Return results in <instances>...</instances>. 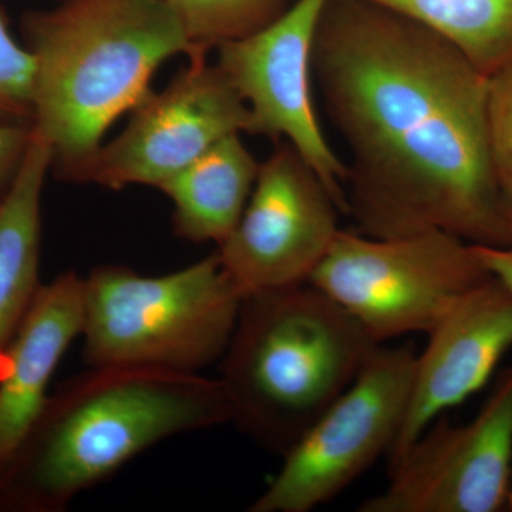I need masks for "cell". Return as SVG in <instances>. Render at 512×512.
Returning a JSON list of instances; mask_svg holds the SVG:
<instances>
[{"label": "cell", "instance_id": "obj_22", "mask_svg": "<svg viewBox=\"0 0 512 512\" xmlns=\"http://www.w3.org/2000/svg\"><path fill=\"white\" fill-rule=\"evenodd\" d=\"M508 507L512 508V484H511L510 503H508Z\"/></svg>", "mask_w": 512, "mask_h": 512}, {"label": "cell", "instance_id": "obj_6", "mask_svg": "<svg viewBox=\"0 0 512 512\" xmlns=\"http://www.w3.org/2000/svg\"><path fill=\"white\" fill-rule=\"evenodd\" d=\"M490 278L476 247L447 232L373 238L340 229L309 284L383 345L427 335L458 298Z\"/></svg>", "mask_w": 512, "mask_h": 512}, {"label": "cell", "instance_id": "obj_13", "mask_svg": "<svg viewBox=\"0 0 512 512\" xmlns=\"http://www.w3.org/2000/svg\"><path fill=\"white\" fill-rule=\"evenodd\" d=\"M83 330V278L64 272L42 285L10 340L0 376V460L12 453L42 412L49 384Z\"/></svg>", "mask_w": 512, "mask_h": 512}, {"label": "cell", "instance_id": "obj_2", "mask_svg": "<svg viewBox=\"0 0 512 512\" xmlns=\"http://www.w3.org/2000/svg\"><path fill=\"white\" fill-rule=\"evenodd\" d=\"M231 420L220 379L90 367L49 394L28 433L0 460V511H64L148 448Z\"/></svg>", "mask_w": 512, "mask_h": 512}, {"label": "cell", "instance_id": "obj_3", "mask_svg": "<svg viewBox=\"0 0 512 512\" xmlns=\"http://www.w3.org/2000/svg\"><path fill=\"white\" fill-rule=\"evenodd\" d=\"M35 57L33 131L72 181L111 124L151 92L158 67L194 47L164 0H60L22 19Z\"/></svg>", "mask_w": 512, "mask_h": 512}, {"label": "cell", "instance_id": "obj_18", "mask_svg": "<svg viewBox=\"0 0 512 512\" xmlns=\"http://www.w3.org/2000/svg\"><path fill=\"white\" fill-rule=\"evenodd\" d=\"M33 80L35 57L16 42L0 5V123L32 126Z\"/></svg>", "mask_w": 512, "mask_h": 512}, {"label": "cell", "instance_id": "obj_17", "mask_svg": "<svg viewBox=\"0 0 512 512\" xmlns=\"http://www.w3.org/2000/svg\"><path fill=\"white\" fill-rule=\"evenodd\" d=\"M183 23L194 57L251 35L278 18L293 0H164Z\"/></svg>", "mask_w": 512, "mask_h": 512}, {"label": "cell", "instance_id": "obj_20", "mask_svg": "<svg viewBox=\"0 0 512 512\" xmlns=\"http://www.w3.org/2000/svg\"><path fill=\"white\" fill-rule=\"evenodd\" d=\"M32 133V126L0 123V197L19 170Z\"/></svg>", "mask_w": 512, "mask_h": 512}, {"label": "cell", "instance_id": "obj_7", "mask_svg": "<svg viewBox=\"0 0 512 512\" xmlns=\"http://www.w3.org/2000/svg\"><path fill=\"white\" fill-rule=\"evenodd\" d=\"M416 352L380 345L342 396L282 456L249 512H311L389 456L406 416Z\"/></svg>", "mask_w": 512, "mask_h": 512}, {"label": "cell", "instance_id": "obj_23", "mask_svg": "<svg viewBox=\"0 0 512 512\" xmlns=\"http://www.w3.org/2000/svg\"><path fill=\"white\" fill-rule=\"evenodd\" d=\"M59 2H60V0H59Z\"/></svg>", "mask_w": 512, "mask_h": 512}, {"label": "cell", "instance_id": "obj_14", "mask_svg": "<svg viewBox=\"0 0 512 512\" xmlns=\"http://www.w3.org/2000/svg\"><path fill=\"white\" fill-rule=\"evenodd\" d=\"M52 165V148L33 131L19 170L0 197V357L43 285L42 192Z\"/></svg>", "mask_w": 512, "mask_h": 512}, {"label": "cell", "instance_id": "obj_9", "mask_svg": "<svg viewBox=\"0 0 512 512\" xmlns=\"http://www.w3.org/2000/svg\"><path fill=\"white\" fill-rule=\"evenodd\" d=\"M249 130L247 104L220 67L194 57L164 90L148 93L131 110L123 133L101 144L72 183L158 188L218 141Z\"/></svg>", "mask_w": 512, "mask_h": 512}, {"label": "cell", "instance_id": "obj_4", "mask_svg": "<svg viewBox=\"0 0 512 512\" xmlns=\"http://www.w3.org/2000/svg\"><path fill=\"white\" fill-rule=\"evenodd\" d=\"M379 346L311 284L245 296L220 360L231 421L258 446L284 456Z\"/></svg>", "mask_w": 512, "mask_h": 512}, {"label": "cell", "instance_id": "obj_21", "mask_svg": "<svg viewBox=\"0 0 512 512\" xmlns=\"http://www.w3.org/2000/svg\"><path fill=\"white\" fill-rule=\"evenodd\" d=\"M474 247L491 276L512 291V245L508 247L474 245Z\"/></svg>", "mask_w": 512, "mask_h": 512}, {"label": "cell", "instance_id": "obj_10", "mask_svg": "<svg viewBox=\"0 0 512 512\" xmlns=\"http://www.w3.org/2000/svg\"><path fill=\"white\" fill-rule=\"evenodd\" d=\"M339 205L288 141L259 164L254 190L218 258L242 298L309 284L339 234Z\"/></svg>", "mask_w": 512, "mask_h": 512}, {"label": "cell", "instance_id": "obj_11", "mask_svg": "<svg viewBox=\"0 0 512 512\" xmlns=\"http://www.w3.org/2000/svg\"><path fill=\"white\" fill-rule=\"evenodd\" d=\"M360 512H495L512 484V369L467 424L440 416L393 463Z\"/></svg>", "mask_w": 512, "mask_h": 512}, {"label": "cell", "instance_id": "obj_15", "mask_svg": "<svg viewBox=\"0 0 512 512\" xmlns=\"http://www.w3.org/2000/svg\"><path fill=\"white\" fill-rule=\"evenodd\" d=\"M258 171L251 151L232 134L161 184L158 190L174 205L175 234L221 245L241 220Z\"/></svg>", "mask_w": 512, "mask_h": 512}, {"label": "cell", "instance_id": "obj_5", "mask_svg": "<svg viewBox=\"0 0 512 512\" xmlns=\"http://www.w3.org/2000/svg\"><path fill=\"white\" fill-rule=\"evenodd\" d=\"M242 299L217 252L160 276L97 266L83 278L84 362L200 373L224 355Z\"/></svg>", "mask_w": 512, "mask_h": 512}, {"label": "cell", "instance_id": "obj_12", "mask_svg": "<svg viewBox=\"0 0 512 512\" xmlns=\"http://www.w3.org/2000/svg\"><path fill=\"white\" fill-rule=\"evenodd\" d=\"M414 362L403 426L389 464L451 407L490 380L512 348V291L491 276L461 298L431 328Z\"/></svg>", "mask_w": 512, "mask_h": 512}, {"label": "cell", "instance_id": "obj_16", "mask_svg": "<svg viewBox=\"0 0 512 512\" xmlns=\"http://www.w3.org/2000/svg\"><path fill=\"white\" fill-rule=\"evenodd\" d=\"M416 20L487 77L512 64V0H369Z\"/></svg>", "mask_w": 512, "mask_h": 512}, {"label": "cell", "instance_id": "obj_19", "mask_svg": "<svg viewBox=\"0 0 512 512\" xmlns=\"http://www.w3.org/2000/svg\"><path fill=\"white\" fill-rule=\"evenodd\" d=\"M491 163L512 229V64L488 77Z\"/></svg>", "mask_w": 512, "mask_h": 512}, {"label": "cell", "instance_id": "obj_8", "mask_svg": "<svg viewBox=\"0 0 512 512\" xmlns=\"http://www.w3.org/2000/svg\"><path fill=\"white\" fill-rule=\"evenodd\" d=\"M329 0H293L256 32L217 47V66L245 101L249 134L288 141L346 214L348 168L330 147L313 101V47Z\"/></svg>", "mask_w": 512, "mask_h": 512}, {"label": "cell", "instance_id": "obj_1", "mask_svg": "<svg viewBox=\"0 0 512 512\" xmlns=\"http://www.w3.org/2000/svg\"><path fill=\"white\" fill-rule=\"evenodd\" d=\"M313 79L348 148L346 214L357 231L512 245L491 163L488 77L456 47L369 0H329Z\"/></svg>", "mask_w": 512, "mask_h": 512}]
</instances>
